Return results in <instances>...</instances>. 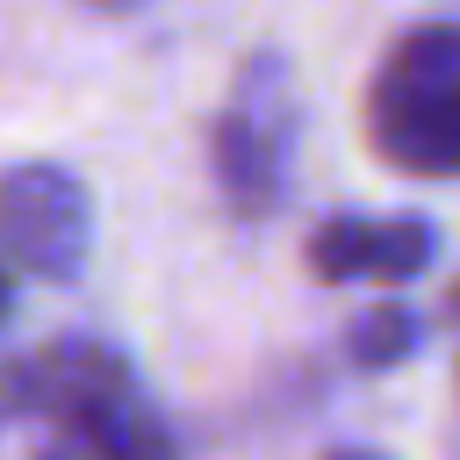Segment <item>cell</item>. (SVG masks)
Instances as JSON below:
<instances>
[{"label": "cell", "instance_id": "6da1fadb", "mask_svg": "<svg viewBox=\"0 0 460 460\" xmlns=\"http://www.w3.org/2000/svg\"><path fill=\"white\" fill-rule=\"evenodd\" d=\"M7 417H36V460H180L165 410L101 338H50L0 367Z\"/></svg>", "mask_w": 460, "mask_h": 460}, {"label": "cell", "instance_id": "7a4b0ae2", "mask_svg": "<svg viewBox=\"0 0 460 460\" xmlns=\"http://www.w3.org/2000/svg\"><path fill=\"white\" fill-rule=\"evenodd\" d=\"M367 144L410 180H460V22H417L381 50Z\"/></svg>", "mask_w": 460, "mask_h": 460}, {"label": "cell", "instance_id": "3957f363", "mask_svg": "<svg viewBox=\"0 0 460 460\" xmlns=\"http://www.w3.org/2000/svg\"><path fill=\"white\" fill-rule=\"evenodd\" d=\"M208 165H216V187L237 216H273L280 187H288V165H295V79H288V58L273 50H252L244 72L230 79V101L208 129Z\"/></svg>", "mask_w": 460, "mask_h": 460}, {"label": "cell", "instance_id": "277c9868", "mask_svg": "<svg viewBox=\"0 0 460 460\" xmlns=\"http://www.w3.org/2000/svg\"><path fill=\"white\" fill-rule=\"evenodd\" d=\"M93 252V201L72 165L29 158L0 172V266L29 280H79Z\"/></svg>", "mask_w": 460, "mask_h": 460}, {"label": "cell", "instance_id": "5b68a950", "mask_svg": "<svg viewBox=\"0 0 460 460\" xmlns=\"http://www.w3.org/2000/svg\"><path fill=\"white\" fill-rule=\"evenodd\" d=\"M438 252V230L424 216H331L309 230L302 259L316 280H410Z\"/></svg>", "mask_w": 460, "mask_h": 460}, {"label": "cell", "instance_id": "8992f818", "mask_svg": "<svg viewBox=\"0 0 460 460\" xmlns=\"http://www.w3.org/2000/svg\"><path fill=\"white\" fill-rule=\"evenodd\" d=\"M410 345H417V316H410V309H395V302L367 309V316H359V331L345 338L352 367H367V374H374V367H388V359H402Z\"/></svg>", "mask_w": 460, "mask_h": 460}, {"label": "cell", "instance_id": "52a82bcc", "mask_svg": "<svg viewBox=\"0 0 460 460\" xmlns=\"http://www.w3.org/2000/svg\"><path fill=\"white\" fill-rule=\"evenodd\" d=\"M7 309H14V273L0 266V323H7Z\"/></svg>", "mask_w": 460, "mask_h": 460}, {"label": "cell", "instance_id": "ba28073f", "mask_svg": "<svg viewBox=\"0 0 460 460\" xmlns=\"http://www.w3.org/2000/svg\"><path fill=\"white\" fill-rule=\"evenodd\" d=\"M86 7H101V14H122V7H137V0H86Z\"/></svg>", "mask_w": 460, "mask_h": 460}, {"label": "cell", "instance_id": "9c48e42d", "mask_svg": "<svg viewBox=\"0 0 460 460\" xmlns=\"http://www.w3.org/2000/svg\"><path fill=\"white\" fill-rule=\"evenodd\" d=\"M323 460H381V453H359V446H345V453H323Z\"/></svg>", "mask_w": 460, "mask_h": 460}, {"label": "cell", "instance_id": "30bf717a", "mask_svg": "<svg viewBox=\"0 0 460 460\" xmlns=\"http://www.w3.org/2000/svg\"><path fill=\"white\" fill-rule=\"evenodd\" d=\"M446 309H453V323H460V288H453V295H446Z\"/></svg>", "mask_w": 460, "mask_h": 460}, {"label": "cell", "instance_id": "8fae6325", "mask_svg": "<svg viewBox=\"0 0 460 460\" xmlns=\"http://www.w3.org/2000/svg\"><path fill=\"white\" fill-rule=\"evenodd\" d=\"M0 367H7V359H0ZM0 424H7V388H0Z\"/></svg>", "mask_w": 460, "mask_h": 460}]
</instances>
